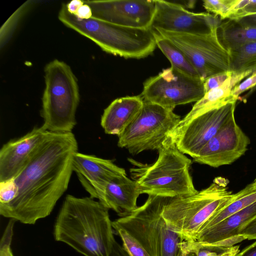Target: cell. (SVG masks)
<instances>
[{"mask_svg": "<svg viewBox=\"0 0 256 256\" xmlns=\"http://www.w3.org/2000/svg\"><path fill=\"white\" fill-rule=\"evenodd\" d=\"M78 144L72 132L47 131L20 172L13 179L16 198L0 204V214L26 224L48 216L66 190L73 172L72 159Z\"/></svg>", "mask_w": 256, "mask_h": 256, "instance_id": "1", "label": "cell"}, {"mask_svg": "<svg viewBox=\"0 0 256 256\" xmlns=\"http://www.w3.org/2000/svg\"><path fill=\"white\" fill-rule=\"evenodd\" d=\"M108 210L90 196L67 195L54 224V240L84 256H110L116 240Z\"/></svg>", "mask_w": 256, "mask_h": 256, "instance_id": "2", "label": "cell"}, {"mask_svg": "<svg viewBox=\"0 0 256 256\" xmlns=\"http://www.w3.org/2000/svg\"><path fill=\"white\" fill-rule=\"evenodd\" d=\"M158 150V158L152 164L128 158L134 166L130 170L131 178L140 194L174 198L196 193L190 172L192 160L178 148L170 135Z\"/></svg>", "mask_w": 256, "mask_h": 256, "instance_id": "3", "label": "cell"}, {"mask_svg": "<svg viewBox=\"0 0 256 256\" xmlns=\"http://www.w3.org/2000/svg\"><path fill=\"white\" fill-rule=\"evenodd\" d=\"M59 20L88 38L104 51L126 58L140 59L152 54L156 45L151 28L120 26L92 17L80 19L70 13L63 4Z\"/></svg>", "mask_w": 256, "mask_h": 256, "instance_id": "4", "label": "cell"}, {"mask_svg": "<svg viewBox=\"0 0 256 256\" xmlns=\"http://www.w3.org/2000/svg\"><path fill=\"white\" fill-rule=\"evenodd\" d=\"M168 198L148 195L142 206L112 221V226L126 230L150 256H180L184 240L170 228L162 216Z\"/></svg>", "mask_w": 256, "mask_h": 256, "instance_id": "5", "label": "cell"}, {"mask_svg": "<svg viewBox=\"0 0 256 256\" xmlns=\"http://www.w3.org/2000/svg\"><path fill=\"white\" fill-rule=\"evenodd\" d=\"M228 184L226 178L218 177L194 194L168 198L162 212L164 218L184 241H192L200 226L232 197Z\"/></svg>", "mask_w": 256, "mask_h": 256, "instance_id": "6", "label": "cell"}, {"mask_svg": "<svg viewBox=\"0 0 256 256\" xmlns=\"http://www.w3.org/2000/svg\"><path fill=\"white\" fill-rule=\"evenodd\" d=\"M44 74L42 126L52 132H72L76 124V114L80 102L76 78L70 66L58 60L46 65Z\"/></svg>", "mask_w": 256, "mask_h": 256, "instance_id": "7", "label": "cell"}, {"mask_svg": "<svg viewBox=\"0 0 256 256\" xmlns=\"http://www.w3.org/2000/svg\"><path fill=\"white\" fill-rule=\"evenodd\" d=\"M181 120L174 111L144 101L140 113L118 136V145L133 155L158 150Z\"/></svg>", "mask_w": 256, "mask_h": 256, "instance_id": "8", "label": "cell"}, {"mask_svg": "<svg viewBox=\"0 0 256 256\" xmlns=\"http://www.w3.org/2000/svg\"><path fill=\"white\" fill-rule=\"evenodd\" d=\"M217 29L208 34H200L152 30L178 48L196 69L200 78L204 80L214 75L230 71V54L219 40Z\"/></svg>", "mask_w": 256, "mask_h": 256, "instance_id": "9", "label": "cell"}, {"mask_svg": "<svg viewBox=\"0 0 256 256\" xmlns=\"http://www.w3.org/2000/svg\"><path fill=\"white\" fill-rule=\"evenodd\" d=\"M204 81L170 67L147 79L140 96L144 102L174 111L178 106L199 100L205 94Z\"/></svg>", "mask_w": 256, "mask_h": 256, "instance_id": "10", "label": "cell"}, {"mask_svg": "<svg viewBox=\"0 0 256 256\" xmlns=\"http://www.w3.org/2000/svg\"><path fill=\"white\" fill-rule=\"evenodd\" d=\"M236 102L204 112L170 134L178 148L194 158L216 135L222 126L234 116Z\"/></svg>", "mask_w": 256, "mask_h": 256, "instance_id": "11", "label": "cell"}, {"mask_svg": "<svg viewBox=\"0 0 256 256\" xmlns=\"http://www.w3.org/2000/svg\"><path fill=\"white\" fill-rule=\"evenodd\" d=\"M154 1L155 12L152 30L200 34L212 32L220 24L217 16L208 12H194L174 2Z\"/></svg>", "mask_w": 256, "mask_h": 256, "instance_id": "12", "label": "cell"}, {"mask_svg": "<svg viewBox=\"0 0 256 256\" xmlns=\"http://www.w3.org/2000/svg\"><path fill=\"white\" fill-rule=\"evenodd\" d=\"M250 144V138L238 125L234 116L193 160L214 168L230 164L245 154Z\"/></svg>", "mask_w": 256, "mask_h": 256, "instance_id": "13", "label": "cell"}, {"mask_svg": "<svg viewBox=\"0 0 256 256\" xmlns=\"http://www.w3.org/2000/svg\"><path fill=\"white\" fill-rule=\"evenodd\" d=\"M92 17L114 24L150 28L155 12L154 0H86Z\"/></svg>", "mask_w": 256, "mask_h": 256, "instance_id": "14", "label": "cell"}, {"mask_svg": "<svg viewBox=\"0 0 256 256\" xmlns=\"http://www.w3.org/2000/svg\"><path fill=\"white\" fill-rule=\"evenodd\" d=\"M72 170L90 196L94 199L108 182L117 176L127 175L124 168L112 160L78 152L73 156Z\"/></svg>", "mask_w": 256, "mask_h": 256, "instance_id": "15", "label": "cell"}, {"mask_svg": "<svg viewBox=\"0 0 256 256\" xmlns=\"http://www.w3.org/2000/svg\"><path fill=\"white\" fill-rule=\"evenodd\" d=\"M35 126L25 135L11 140L0 150V182L13 179L36 150L46 132Z\"/></svg>", "mask_w": 256, "mask_h": 256, "instance_id": "16", "label": "cell"}, {"mask_svg": "<svg viewBox=\"0 0 256 256\" xmlns=\"http://www.w3.org/2000/svg\"><path fill=\"white\" fill-rule=\"evenodd\" d=\"M140 194L137 184L124 175L108 182L96 196L101 204L115 211L120 216L135 210L137 199Z\"/></svg>", "mask_w": 256, "mask_h": 256, "instance_id": "17", "label": "cell"}, {"mask_svg": "<svg viewBox=\"0 0 256 256\" xmlns=\"http://www.w3.org/2000/svg\"><path fill=\"white\" fill-rule=\"evenodd\" d=\"M256 216V202L218 224L198 232L192 241L214 244L227 240L236 244L238 241L244 240L238 234L240 229Z\"/></svg>", "mask_w": 256, "mask_h": 256, "instance_id": "18", "label": "cell"}, {"mask_svg": "<svg viewBox=\"0 0 256 256\" xmlns=\"http://www.w3.org/2000/svg\"><path fill=\"white\" fill-rule=\"evenodd\" d=\"M144 101L141 96L116 98L104 110L100 124L108 134L120 135L142 110Z\"/></svg>", "mask_w": 256, "mask_h": 256, "instance_id": "19", "label": "cell"}, {"mask_svg": "<svg viewBox=\"0 0 256 256\" xmlns=\"http://www.w3.org/2000/svg\"><path fill=\"white\" fill-rule=\"evenodd\" d=\"M252 73V70L240 74L232 73L222 86L205 93L199 100L196 102L192 110L181 120L176 127L182 126L194 118L208 111L220 108L230 103L236 102L238 98L232 94V90L244 78L251 75Z\"/></svg>", "mask_w": 256, "mask_h": 256, "instance_id": "20", "label": "cell"}, {"mask_svg": "<svg viewBox=\"0 0 256 256\" xmlns=\"http://www.w3.org/2000/svg\"><path fill=\"white\" fill-rule=\"evenodd\" d=\"M219 40L228 50L256 42V27L244 26L234 20L220 24L217 29Z\"/></svg>", "mask_w": 256, "mask_h": 256, "instance_id": "21", "label": "cell"}, {"mask_svg": "<svg viewBox=\"0 0 256 256\" xmlns=\"http://www.w3.org/2000/svg\"><path fill=\"white\" fill-rule=\"evenodd\" d=\"M255 202H256V184L253 182L238 192L234 194L228 202L223 208L211 216L200 226L198 232L218 224Z\"/></svg>", "mask_w": 256, "mask_h": 256, "instance_id": "22", "label": "cell"}, {"mask_svg": "<svg viewBox=\"0 0 256 256\" xmlns=\"http://www.w3.org/2000/svg\"><path fill=\"white\" fill-rule=\"evenodd\" d=\"M152 31L156 46L168 60L172 68L190 76L200 78L196 69L178 48L156 31Z\"/></svg>", "mask_w": 256, "mask_h": 256, "instance_id": "23", "label": "cell"}, {"mask_svg": "<svg viewBox=\"0 0 256 256\" xmlns=\"http://www.w3.org/2000/svg\"><path fill=\"white\" fill-rule=\"evenodd\" d=\"M230 57V71L240 74L256 70V42L246 44L228 50Z\"/></svg>", "mask_w": 256, "mask_h": 256, "instance_id": "24", "label": "cell"}, {"mask_svg": "<svg viewBox=\"0 0 256 256\" xmlns=\"http://www.w3.org/2000/svg\"><path fill=\"white\" fill-rule=\"evenodd\" d=\"M236 0H204L203 6L208 12L219 16L221 20L228 19Z\"/></svg>", "mask_w": 256, "mask_h": 256, "instance_id": "25", "label": "cell"}, {"mask_svg": "<svg viewBox=\"0 0 256 256\" xmlns=\"http://www.w3.org/2000/svg\"><path fill=\"white\" fill-rule=\"evenodd\" d=\"M112 228L121 238L123 246L128 250L131 256H150L137 240L126 230L118 226H112Z\"/></svg>", "mask_w": 256, "mask_h": 256, "instance_id": "26", "label": "cell"}, {"mask_svg": "<svg viewBox=\"0 0 256 256\" xmlns=\"http://www.w3.org/2000/svg\"><path fill=\"white\" fill-rule=\"evenodd\" d=\"M256 14V0H236L228 20H236Z\"/></svg>", "mask_w": 256, "mask_h": 256, "instance_id": "27", "label": "cell"}, {"mask_svg": "<svg viewBox=\"0 0 256 256\" xmlns=\"http://www.w3.org/2000/svg\"><path fill=\"white\" fill-rule=\"evenodd\" d=\"M17 192L18 188L14 179L0 182V204H6L12 201Z\"/></svg>", "mask_w": 256, "mask_h": 256, "instance_id": "28", "label": "cell"}, {"mask_svg": "<svg viewBox=\"0 0 256 256\" xmlns=\"http://www.w3.org/2000/svg\"><path fill=\"white\" fill-rule=\"evenodd\" d=\"M15 220H10L8 222L0 242V256H8L13 235Z\"/></svg>", "mask_w": 256, "mask_h": 256, "instance_id": "29", "label": "cell"}, {"mask_svg": "<svg viewBox=\"0 0 256 256\" xmlns=\"http://www.w3.org/2000/svg\"><path fill=\"white\" fill-rule=\"evenodd\" d=\"M232 74L231 72L228 71L214 75L205 80L204 84L205 93L222 86Z\"/></svg>", "mask_w": 256, "mask_h": 256, "instance_id": "30", "label": "cell"}, {"mask_svg": "<svg viewBox=\"0 0 256 256\" xmlns=\"http://www.w3.org/2000/svg\"><path fill=\"white\" fill-rule=\"evenodd\" d=\"M256 86V70L254 71L246 79L236 86L232 90V94L238 98L240 94Z\"/></svg>", "mask_w": 256, "mask_h": 256, "instance_id": "31", "label": "cell"}, {"mask_svg": "<svg viewBox=\"0 0 256 256\" xmlns=\"http://www.w3.org/2000/svg\"><path fill=\"white\" fill-rule=\"evenodd\" d=\"M238 234L244 240H256V216L240 229Z\"/></svg>", "mask_w": 256, "mask_h": 256, "instance_id": "32", "label": "cell"}, {"mask_svg": "<svg viewBox=\"0 0 256 256\" xmlns=\"http://www.w3.org/2000/svg\"><path fill=\"white\" fill-rule=\"evenodd\" d=\"M75 16L80 19L86 20L92 17L91 8L88 4L84 3V4L78 8Z\"/></svg>", "mask_w": 256, "mask_h": 256, "instance_id": "33", "label": "cell"}, {"mask_svg": "<svg viewBox=\"0 0 256 256\" xmlns=\"http://www.w3.org/2000/svg\"><path fill=\"white\" fill-rule=\"evenodd\" d=\"M234 20L242 26L256 27V14L248 15Z\"/></svg>", "mask_w": 256, "mask_h": 256, "instance_id": "34", "label": "cell"}, {"mask_svg": "<svg viewBox=\"0 0 256 256\" xmlns=\"http://www.w3.org/2000/svg\"><path fill=\"white\" fill-rule=\"evenodd\" d=\"M110 256H131L128 250L116 240L114 241Z\"/></svg>", "mask_w": 256, "mask_h": 256, "instance_id": "35", "label": "cell"}, {"mask_svg": "<svg viewBox=\"0 0 256 256\" xmlns=\"http://www.w3.org/2000/svg\"><path fill=\"white\" fill-rule=\"evenodd\" d=\"M236 256H256V240L240 252Z\"/></svg>", "mask_w": 256, "mask_h": 256, "instance_id": "36", "label": "cell"}, {"mask_svg": "<svg viewBox=\"0 0 256 256\" xmlns=\"http://www.w3.org/2000/svg\"><path fill=\"white\" fill-rule=\"evenodd\" d=\"M84 4L83 0H73L66 4V6L70 13L75 15L78 8Z\"/></svg>", "mask_w": 256, "mask_h": 256, "instance_id": "37", "label": "cell"}, {"mask_svg": "<svg viewBox=\"0 0 256 256\" xmlns=\"http://www.w3.org/2000/svg\"><path fill=\"white\" fill-rule=\"evenodd\" d=\"M180 256H194L186 241H184L182 244Z\"/></svg>", "mask_w": 256, "mask_h": 256, "instance_id": "38", "label": "cell"}, {"mask_svg": "<svg viewBox=\"0 0 256 256\" xmlns=\"http://www.w3.org/2000/svg\"><path fill=\"white\" fill-rule=\"evenodd\" d=\"M8 256H14L11 249L10 250L9 252Z\"/></svg>", "mask_w": 256, "mask_h": 256, "instance_id": "39", "label": "cell"}, {"mask_svg": "<svg viewBox=\"0 0 256 256\" xmlns=\"http://www.w3.org/2000/svg\"><path fill=\"white\" fill-rule=\"evenodd\" d=\"M254 182L256 184V178L254 180Z\"/></svg>", "mask_w": 256, "mask_h": 256, "instance_id": "40", "label": "cell"}, {"mask_svg": "<svg viewBox=\"0 0 256 256\" xmlns=\"http://www.w3.org/2000/svg\"></svg>", "mask_w": 256, "mask_h": 256, "instance_id": "41", "label": "cell"}]
</instances>
